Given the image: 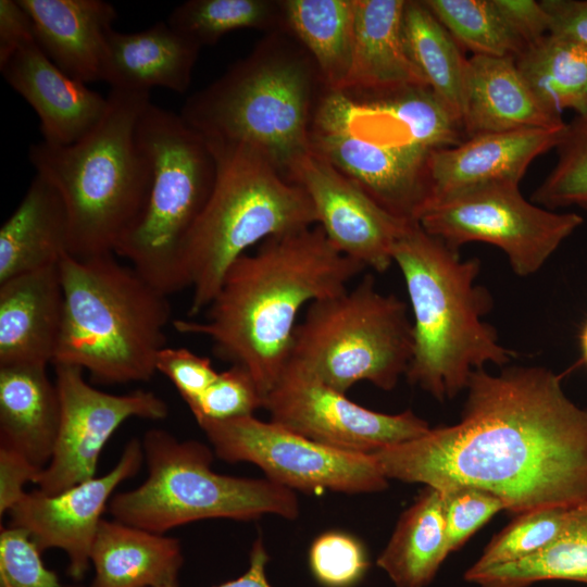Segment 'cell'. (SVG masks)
<instances>
[{
    "label": "cell",
    "mask_w": 587,
    "mask_h": 587,
    "mask_svg": "<svg viewBox=\"0 0 587 587\" xmlns=\"http://www.w3.org/2000/svg\"><path fill=\"white\" fill-rule=\"evenodd\" d=\"M460 422L372 453L387 479L470 486L520 514L587 501V409L540 366L470 375Z\"/></svg>",
    "instance_id": "1"
},
{
    "label": "cell",
    "mask_w": 587,
    "mask_h": 587,
    "mask_svg": "<svg viewBox=\"0 0 587 587\" xmlns=\"http://www.w3.org/2000/svg\"><path fill=\"white\" fill-rule=\"evenodd\" d=\"M363 270L319 225L274 236L230 265L205 321L173 326L208 337L220 358L248 371L264 398L290 360L302 308L342 292Z\"/></svg>",
    "instance_id": "2"
},
{
    "label": "cell",
    "mask_w": 587,
    "mask_h": 587,
    "mask_svg": "<svg viewBox=\"0 0 587 587\" xmlns=\"http://www.w3.org/2000/svg\"><path fill=\"white\" fill-rule=\"evenodd\" d=\"M392 260L413 313V354L405 374L411 384L445 401L466 388L473 371L510 361L513 353L482 319L491 298L475 285L478 259L462 260L458 250L414 223L396 241Z\"/></svg>",
    "instance_id": "3"
},
{
    "label": "cell",
    "mask_w": 587,
    "mask_h": 587,
    "mask_svg": "<svg viewBox=\"0 0 587 587\" xmlns=\"http://www.w3.org/2000/svg\"><path fill=\"white\" fill-rule=\"evenodd\" d=\"M150 92L111 89L107 110L77 141L29 146L36 174L48 180L64 203L67 252L86 259L114 254L140 216L150 189L151 165L137 126Z\"/></svg>",
    "instance_id": "4"
},
{
    "label": "cell",
    "mask_w": 587,
    "mask_h": 587,
    "mask_svg": "<svg viewBox=\"0 0 587 587\" xmlns=\"http://www.w3.org/2000/svg\"><path fill=\"white\" fill-rule=\"evenodd\" d=\"M286 29L272 32L220 79L189 97L183 118L207 141L257 148L286 178L311 151L324 89L315 63Z\"/></svg>",
    "instance_id": "5"
},
{
    "label": "cell",
    "mask_w": 587,
    "mask_h": 587,
    "mask_svg": "<svg viewBox=\"0 0 587 587\" xmlns=\"http://www.w3.org/2000/svg\"><path fill=\"white\" fill-rule=\"evenodd\" d=\"M63 322L53 364L87 371L101 384L148 382L166 347L167 296L113 254L59 263Z\"/></svg>",
    "instance_id": "6"
},
{
    "label": "cell",
    "mask_w": 587,
    "mask_h": 587,
    "mask_svg": "<svg viewBox=\"0 0 587 587\" xmlns=\"http://www.w3.org/2000/svg\"><path fill=\"white\" fill-rule=\"evenodd\" d=\"M207 143L215 160V179L180 255L184 287L192 291L190 316L210 305L226 272L247 249L317 225L307 192L286 179L257 148Z\"/></svg>",
    "instance_id": "7"
},
{
    "label": "cell",
    "mask_w": 587,
    "mask_h": 587,
    "mask_svg": "<svg viewBox=\"0 0 587 587\" xmlns=\"http://www.w3.org/2000/svg\"><path fill=\"white\" fill-rule=\"evenodd\" d=\"M148 476L137 488L114 494L113 520L152 533L209 519L253 521L266 514L298 517L294 490L270 479L223 475L211 467L214 451L197 440H179L152 428L141 440Z\"/></svg>",
    "instance_id": "8"
},
{
    "label": "cell",
    "mask_w": 587,
    "mask_h": 587,
    "mask_svg": "<svg viewBox=\"0 0 587 587\" xmlns=\"http://www.w3.org/2000/svg\"><path fill=\"white\" fill-rule=\"evenodd\" d=\"M137 136L150 161L151 184L140 216L115 254L170 296L185 289L182 249L211 193L215 160L203 137L180 114L151 102L140 116Z\"/></svg>",
    "instance_id": "9"
},
{
    "label": "cell",
    "mask_w": 587,
    "mask_h": 587,
    "mask_svg": "<svg viewBox=\"0 0 587 587\" xmlns=\"http://www.w3.org/2000/svg\"><path fill=\"white\" fill-rule=\"evenodd\" d=\"M310 147L390 214L417 223L430 199V152L383 95L324 88L310 125Z\"/></svg>",
    "instance_id": "10"
},
{
    "label": "cell",
    "mask_w": 587,
    "mask_h": 587,
    "mask_svg": "<svg viewBox=\"0 0 587 587\" xmlns=\"http://www.w3.org/2000/svg\"><path fill=\"white\" fill-rule=\"evenodd\" d=\"M413 354L405 303L384 295L374 277L308 305L294 334L290 359L329 387L347 394L359 382L391 390Z\"/></svg>",
    "instance_id": "11"
},
{
    "label": "cell",
    "mask_w": 587,
    "mask_h": 587,
    "mask_svg": "<svg viewBox=\"0 0 587 587\" xmlns=\"http://www.w3.org/2000/svg\"><path fill=\"white\" fill-rule=\"evenodd\" d=\"M519 185L490 183L433 200L417 223L454 250L473 241L496 246L505 253L516 275H533L584 218L526 200Z\"/></svg>",
    "instance_id": "12"
},
{
    "label": "cell",
    "mask_w": 587,
    "mask_h": 587,
    "mask_svg": "<svg viewBox=\"0 0 587 587\" xmlns=\"http://www.w3.org/2000/svg\"><path fill=\"white\" fill-rule=\"evenodd\" d=\"M221 460L249 462L290 490L377 492L388 486L373 454L335 449L253 415L198 422Z\"/></svg>",
    "instance_id": "13"
},
{
    "label": "cell",
    "mask_w": 587,
    "mask_h": 587,
    "mask_svg": "<svg viewBox=\"0 0 587 587\" xmlns=\"http://www.w3.org/2000/svg\"><path fill=\"white\" fill-rule=\"evenodd\" d=\"M270 421L322 445L358 453L417 438L429 430L411 410L387 414L366 409L290 359L264 397Z\"/></svg>",
    "instance_id": "14"
},
{
    "label": "cell",
    "mask_w": 587,
    "mask_h": 587,
    "mask_svg": "<svg viewBox=\"0 0 587 587\" xmlns=\"http://www.w3.org/2000/svg\"><path fill=\"white\" fill-rule=\"evenodd\" d=\"M53 365L60 425L52 458L36 482L47 495L95 477L104 445L126 420L158 421L168 414L166 402L152 391L108 394L90 386L82 369Z\"/></svg>",
    "instance_id": "15"
},
{
    "label": "cell",
    "mask_w": 587,
    "mask_h": 587,
    "mask_svg": "<svg viewBox=\"0 0 587 587\" xmlns=\"http://www.w3.org/2000/svg\"><path fill=\"white\" fill-rule=\"evenodd\" d=\"M141 441L130 439L115 466L100 477L82 482L60 494L26 492L9 511L10 526L28 533L43 552L61 549L68 557V574L80 580L90 563V551L116 487L135 476L142 464Z\"/></svg>",
    "instance_id": "16"
},
{
    "label": "cell",
    "mask_w": 587,
    "mask_h": 587,
    "mask_svg": "<svg viewBox=\"0 0 587 587\" xmlns=\"http://www.w3.org/2000/svg\"><path fill=\"white\" fill-rule=\"evenodd\" d=\"M289 182L309 196L332 243L364 268L383 273L408 223L390 214L329 162L310 151L292 168Z\"/></svg>",
    "instance_id": "17"
},
{
    "label": "cell",
    "mask_w": 587,
    "mask_h": 587,
    "mask_svg": "<svg viewBox=\"0 0 587 587\" xmlns=\"http://www.w3.org/2000/svg\"><path fill=\"white\" fill-rule=\"evenodd\" d=\"M0 71L7 83L37 113L45 142L71 145L103 116L108 97L57 66L36 41L15 51Z\"/></svg>",
    "instance_id": "18"
},
{
    "label": "cell",
    "mask_w": 587,
    "mask_h": 587,
    "mask_svg": "<svg viewBox=\"0 0 587 587\" xmlns=\"http://www.w3.org/2000/svg\"><path fill=\"white\" fill-rule=\"evenodd\" d=\"M565 125L480 134L432 151L428 202L485 184H520L533 160L557 147Z\"/></svg>",
    "instance_id": "19"
},
{
    "label": "cell",
    "mask_w": 587,
    "mask_h": 587,
    "mask_svg": "<svg viewBox=\"0 0 587 587\" xmlns=\"http://www.w3.org/2000/svg\"><path fill=\"white\" fill-rule=\"evenodd\" d=\"M63 310L59 264L1 282L0 367L52 363Z\"/></svg>",
    "instance_id": "20"
},
{
    "label": "cell",
    "mask_w": 587,
    "mask_h": 587,
    "mask_svg": "<svg viewBox=\"0 0 587 587\" xmlns=\"http://www.w3.org/2000/svg\"><path fill=\"white\" fill-rule=\"evenodd\" d=\"M466 137L528 128H560L561 114L547 109L522 76L515 59L473 54L463 87Z\"/></svg>",
    "instance_id": "21"
},
{
    "label": "cell",
    "mask_w": 587,
    "mask_h": 587,
    "mask_svg": "<svg viewBox=\"0 0 587 587\" xmlns=\"http://www.w3.org/2000/svg\"><path fill=\"white\" fill-rule=\"evenodd\" d=\"M28 13L36 42L70 76L102 80L107 43L117 17L103 0H17Z\"/></svg>",
    "instance_id": "22"
},
{
    "label": "cell",
    "mask_w": 587,
    "mask_h": 587,
    "mask_svg": "<svg viewBox=\"0 0 587 587\" xmlns=\"http://www.w3.org/2000/svg\"><path fill=\"white\" fill-rule=\"evenodd\" d=\"M351 63L337 90L386 93L427 86L411 60L403 36L404 0H354Z\"/></svg>",
    "instance_id": "23"
},
{
    "label": "cell",
    "mask_w": 587,
    "mask_h": 587,
    "mask_svg": "<svg viewBox=\"0 0 587 587\" xmlns=\"http://www.w3.org/2000/svg\"><path fill=\"white\" fill-rule=\"evenodd\" d=\"M200 46L167 22L135 33L112 30L108 37L102 80L111 89L150 92L163 87L184 93Z\"/></svg>",
    "instance_id": "24"
},
{
    "label": "cell",
    "mask_w": 587,
    "mask_h": 587,
    "mask_svg": "<svg viewBox=\"0 0 587 587\" xmlns=\"http://www.w3.org/2000/svg\"><path fill=\"white\" fill-rule=\"evenodd\" d=\"M183 560L178 539L102 519L90 551V587H178Z\"/></svg>",
    "instance_id": "25"
},
{
    "label": "cell",
    "mask_w": 587,
    "mask_h": 587,
    "mask_svg": "<svg viewBox=\"0 0 587 587\" xmlns=\"http://www.w3.org/2000/svg\"><path fill=\"white\" fill-rule=\"evenodd\" d=\"M59 425V395L47 366L0 367V446L16 450L43 471L52 458Z\"/></svg>",
    "instance_id": "26"
},
{
    "label": "cell",
    "mask_w": 587,
    "mask_h": 587,
    "mask_svg": "<svg viewBox=\"0 0 587 587\" xmlns=\"http://www.w3.org/2000/svg\"><path fill=\"white\" fill-rule=\"evenodd\" d=\"M68 222L57 189L35 175L24 198L0 229V283L58 265L67 254Z\"/></svg>",
    "instance_id": "27"
},
{
    "label": "cell",
    "mask_w": 587,
    "mask_h": 587,
    "mask_svg": "<svg viewBox=\"0 0 587 587\" xmlns=\"http://www.w3.org/2000/svg\"><path fill=\"white\" fill-rule=\"evenodd\" d=\"M449 553L441 492L425 487L401 514L376 563L396 587H425Z\"/></svg>",
    "instance_id": "28"
},
{
    "label": "cell",
    "mask_w": 587,
    "mask_h": 587,
    "mask_svg": "<svg viewBox=\"0 0 587 587\" xmlns=\"http://www.w3.org/2000/svg\"><path fill=\"white\" fill-rule=\"evenodd\" d=\"M285 29L313 59L325 89L337 90L351 63L354 0L282 1Z\"/></svg>",
    "instance_id": "29"
},
{
    "label": "cell",
    "mask_w": 587,
    "mask_h": 587,
    "mask_svg": "<svg viewBox=\"0 0 587 587\" xmlns=\"http://www.w3.org/2000/svg\"><path fill=\"white\" fill-rule=\"evenodd\" d=\"M525 82L549 110L587 112V47L548 33L515 58Z\"/></svg>",
    "instance_id": "30"
},
{
    "label": "cell",
    "mask_w": 587,
    "mask_h": 587,
    "mask_svg": "<svg viewBox=\"0 0 587 587\" xmlns=\"http://www.w3.org/2000/svg\"><path fill=\"white\" fill-rule=\"evenodd\" d=\"M464 576L480 587H529L550 579L587 584V501L570 509L560 534L539 552L477 572L467 570Z\"/></svg>",
    "instance_id": "31"
},
{
    "label": "cell",
    "mask_w": 587,
    "mask_h": 587,
    "mask_svg": "<svg viewBox=\"0 0 587 587\" xmlns=\"http://www.w3.org/2000/svg\"><path fill=\"white\" fill-rule=\"evenodd\" d=\"M403 36L408 53L426 85L462 122L467 58L459 43L424 1H405Z\"/></svg>",
    "instance_id": "32"
},
{
    "label": "cell",
    "mask_w": 587,
    "mask_h": 587,
    "mask_svg": "<svg viewBox=\"0 0 587 587\" xmlns=\"http://www.w3.org/2000/svg\"><path fill=\"white\" fill-rule=\"evenodd\" d=\"M166 22L200 47L240 28L285 29L282 1L268 0H189Z\"/></svg>",
    "instance_id": "33"
},
{
    "label": "cell",
    "mask_w": 587,
    "mask_h": 587,
    "mask_svg": "<svg viewBox=\"0 0 587 587\" xmlns=\"http://www.w3.org/2000/svg\"><path fill=\"white\" fill-rule=\"evenodd\" d=\"M460 47L473 54L515 59L525 45L515 36L494 0H424Z\"/></svg>",
    "instance_id": "34"
},
{
    "label": "cell",
    "mask_w": 587,
    "mask_h": 587,
    "mask_svg": "<svg viewBox=\"0 0 587 587\" xmlns=\"http://www.w3.org/2000/svg\"><path fill=\"white\" fill-rule=\"evenodd\" d=\"M555 165L532 195V202L549 210H587V112L576 115L554 148Z\"/></svg>",
    "instance_id": "35"
},
{
    "label": "cell",
    "mask_w": 587,
    "mask_h": 587,
    "mask_svg": "<svg viewBox=\"0 0 587 587\" xmlns=\"http://www.w3.org/2000/svg\"><path fill=\"white\" fill-rule=\"evenodd\" d=\"M571 508L547 507L516 514V517L492 538L469 571H482L539 552L560 534Z\"/></svg>",
    "instance_id": "36"
},
{
    "label": "cell",
    "mask_w": 587,
    "mask_h": 587,
    "mask_svg": "<svg viewBox=\"0 0 587 587\" xmlns=\"http://www.w3.org/2000/svg\"><path fill=\"white\" fill-rule=\"evenodd\" d=\"M309 569L322 587H354L370 566L360 539L342 530H327L311 544Z\"/></svg>",
    "instance_id": "37"
},
{
    "label": "cell",
    "mask_w": 587,
    "mask_h": 587,
    "mask_svg": "<svg viewBox=\"0 0 587 587\" xmlns=\"http://www.w3.org/2000/svg\"><path fill=\"white\" fill-rule=\"evenodd\" d=\"M263 402L264 398L248 371L232 364L218 372L210 387L188 408L198 423L253 415L255 410L263 408Z\"/></svg>",
    "instance_id": "38"
},
{
    "label": "cell",
    "mask_w": 587,
    "mask_h": 587,
    "mask_svg": "<svg viewBox=\"0 0 587 587\" xmlns=\"http://www.w3.org/2000/svg\"><path fill=\"white\" fill-rule=\"evenodd\" d=\"M440 492L449 552L461 548L499 511L507 510L499 497L480 488L460 486Z\"/></svg>",
    "instance_id": "39"
},
{
    "label": "cell",
    "mask_w": 587,
    "mask_h": 587,
    "mask_svg": "<svg viewBox=\"0 0 587 587\" xmlns=\"http://www.w3.org/2000/svg\"><path fill=\"white\" fill-rule=\"evenodd\" d=\"M41 553L26 530L1 527V587H61L58 575L45 566Z\"/></svg>",
    "instance_id": "40"
},
{
    "label": "cell",
    "mask_w": 587,
    "mask_h": 587,
    "mask_svg": "<svg viewBox=\"0 0 587 587\" xmlns=\"http://www.w3.org/2000/svg\"><path fill=\"white\" fill-rule=\"evenodd\" d=\"M157 372L173 383L187 405L199 399L218 375L208 358L185 348L168 347L158 354Z\"/></svg>",
    "instance_id": "41"
},
{
    "label": "cell",
    "mask_w": 587,
    "mask_h": 587,
    "mask_svg": "<svg viewBox=\"0 0 587 587\" xmlns=\"http://www.w3.org/2000/svg\"><path fill=\"white\" fill-rule=\"evenodd\" d=\"M42 470L16 450L0 446V514L9 512L26 494V483L37 482Z\"/></svg>",
    "instance_id": "42"
},
{
    "label": "cell",
    "mask_w": 587,
    "mask_h": 587,
    "mask_svg": "<svg viewBox=\"0 0 587 587\" xmlns=\"http://www.w3.org/2000/svg\"><path fill=\"white\" fill-rule=\"evenodd\" d=\"M494 4L525 47L549 33V16L540 1L494 0Z\"/></svg>",
    "instance_id": "43"
},
{
    "label": "cell",
    "mask_w": 587,
    "mask_h": 587,
    "mask_svg": "<svg viewBox=\"0 0 587 587\" xmlns=\"http://www.w3.org/2000/svg\"><path fill=\"white\" fill-rule=\"evenodd\" d=\"M36 41L33 22L17 0H0V63Z\"/></svg>",
    "instance_id": "44"
},
{
    "label": "cell",
    "mask_w": 587,
    "mask_h": 587,
    "mask_svg": "<svg viewBox=\"0 0 587 587\" xmlns=\"http://www.w3.org/2000/svg\"><path fill=\"white\" fill-rule=\"evenodd\" d=\"M549 33L587 47V0H542Z\"/></svg>",
    "instance_id": "45"
},
{
    "label": "cell",
    "mask_w": 587,
    "mask_h": 587,
    "mask_svg": "<svg viewBox=\"0 0 587 587\" xmlns=\"http://www.w3.org/2000/svg\"><path fill=\"white\" fill-rule=\"evenodd\" d=\"M270 558L261 537H258L251 548L249 567L239 577L225 582L215 587H272L266 577V564Z\"/></svg>",
    "instance_id": "46"
},
{
    "label": "cell",
    "mask_w": 587,
    "mask_h": 587,
    "mask_svg": "<svg viewBox=\"0 0 587 587\" xmlns=\"http://www.w3.org/2000/svg\"><path fill=\"white\" fill-rule=\"evenodd\" d=\"M580 351L584 363L587 365V322L585 323L580 336Z\"/></svg>",
    "instance_id": "47"
},
{
    "label": "cell",
    "mask_w": 587,
    "mask_h": 587,
    "mask_svg": "<svg viewBox=\"0 0 587 587\" xmlns=\"http://www.w3.org/2000/svg\"><path fill=\"white\" fill-rule=\"evenodd\" d=\"M66 587H85V586L74 585V586H66Z\"/></svg>",
    "instance_id": "48"
}]
</instances>
